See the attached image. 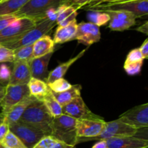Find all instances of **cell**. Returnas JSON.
<instances>
[{
    "label": "cell",
    "instance_id": "cell-34",
    "mask_svg": "<svg viewBox=\"0 0 148 148\" xmlns=\"http://www.w3.org/2000/svg\"><path fill=\"white\" fill-rule=\"evenodd\" d=\"M58 142L51 136H45L33 148H51Z\"/></svg>",
    "mask_w": 148,
    "mask_h": 148
},
{
    "label": "cell",
    "instance_id": "cell-38",
    "mask_svg": "<svg viewBox=\"0 0 148 148\" xmlns=\"http://www.w3.org/2000/svg\"><path fill=\"white\" fill-rule=\"evenodd\" d=\"M140 51L141 53L142 56H143V59H146L148 58V39H145L140 48H139Z\"/></svg>",
    "mask_w": 148,
    "mask_h": 148
},
{
    "label": "cell",
    "instance_id": "cell-26",
    "mask_svg": "<svg viewBox=\"0 0 148 148\" xmlns=\"http://www.w3.org/2000/svg\"><path fill=\"white\" fill-rule=\"evenodd\" d=\"M28 1L29 0H6L0 1V16L14 14Z\"/></svg>",
    "mask_w": 148,
    "mask_h": 148
},
{
    "label": "cell",
    "instance_id": "cell-12",
    "mask_svg": "<svg viewBox=\"0 0 148 148\" xmlns=\"http://www.w3.org/2000/svg\"><path fill=\"white\" fill-rule=\"evenodd\" d=\"M119 119L138 130L147 128L148 103L142 104L128 110Z\"/></svg>",
    "mask_w": 148,
    "mask_h": 148
},
{
    "label": "cell",
    "instance_id": "cell-4",
    "mask_svg": "<svg viewBox=\"0 0 148 148\" xmlns=\"http://www.w3.org/2000/svg\"><path fill=\"white\" fill-rule=\"evenodd\" d=\"M64 0H29L19 11L13 14L15 17H27L39 22L45 20L44 14L47 10L58 8Z\"/></svg>",
    "mask_w": 148,
    "mask_h": 148
},
{
    "label": "cell",
    "instance_id": "cell-41",
    "mask_svg": "<svg viewBox=\"0 0 148 148\" xmlns=\"http://www.w3.org/2000/svg\"><path fill=\"white\" fill-rule=\"evenodd\" d=\"M92 148H108L106 141L105 140H99L98 143H96L92 146Z\"/></svg>",
    "mask_w": 148,
    "mask_h": 148
},
{
    "label": "cell",
    "instance_id": "cell-42",
    "mask_svg": "<svg viewBox=\"0 0 148 148\" xmlns=\"http://www.w3.org/2000/svg\"><path fill=\"white\" fill-rule=\"evenodd\" d=\"M5 87L6 86H4V85H1V84L0 83V105H1V101H2L3 97H4V91H5Z\"/></svg>",
    "mask_w": 148,
    "mask_h": 148
},
{
    "label": "cell",
    "instance_id": "cell-48",
    "mask_svg": "<svg viewBox=\"0 0 148 148\" xmlns=\"http://www.w3.org/2000/svg\"><path fill=\"white\" fill-rule=\"evenodd\" d=\"M0 65H1V63H0Z\"/></svg>",
    "mask_w": 148,
    "mask_h": 148
},
{
    "label": "cell",
    "instance_id": "cell-39",
    "mask_svg": "<svg viewBox=\"0 0 148 148\" xmlns=\"http://www.w3.org/2000/svg\"><path fill=\"white\" fill-rule=\"evenodd\" d=\"M136 30L140 33H143L145 35H148V22L146 21L144 24L140 25L137 28H136Z\"/></svg>",
    "mask_w": 148,
    "mask_h": 148
},
{
    "label": "cell",
    "instance_id": "cell-11",
    "mask_svg": "<svg viewBox=\"0 0 148 148\" xmlns=\"http://www.w3.org/2000/svg\"><path fill=\"white\" fill-rule=\"evenodd\" d=\"M62 114L77 120L103 119L102 117L95 114L88 108L81 96L75 98L69 103L62 106Z\"/></svg>",
    "mask_w": 148,
    "mask_h": 148
},
{
    "label": "cell",
    "instance_id": "cell-32",
    "mask_svg": "<svg viewBox=\"0 0 148 148\" xmlns=\"http://www.w3.org/2000/svg\"><path fill=\"white\" fill-rule=\"evenodd\" d=\"M13 51L0 45V63H13Z\"/></svg>",
    "mask_w": 148,
    "mask_h": 148
},
{
    "label": "cell",
    "instance_id": "cell-8",
    "mask_svg": "<svg viewBox=\"0 0 148 148\" xmlns=\"http://www.w3.org/2000/svg\"><path fill=\"white\" fill-rule=\"evenodd\" d=\"M10 131L14 134L27 148H33L45 134L42 132L27 125L21 121L10 124Z\"/></svg>",
    "mask_w": 148,
    "mask_h": 148
},
{
    "label": "cell",
    "instance_id": "cell-16",
    "mask_svg": "<svg viewBox=\"0 0 148 148\" xmlns=\"http://www.w3.org/2000/svg\"><path fill=\"white\" fill-rule=\"evenodd\" d=\"M53 53L51 52L41 57L34 58L29 62L32 77L46 82L49 74L48 66Z\"/></svg>",
    "mask_w": 148,
    "mask_h": 148
},
{
    "label": "cell",
    "instance_id": "cell-30",
    "mask_svg": "<svg viewBox=\"0 0 148 148\" xmlns=\"http://www.w3.org/2000/svg\"><path fill=\"white\" fill-rule=\"evenodd\" d=\"M48 86L51 92L59 93V92H62L69 90L72 85L65 79L61 78V79H56L51 83L48 84Z\"/></svg>",
    "mask_w": 148,
    "mask_h": 148
},
{
    "label": "cell",
    "instance_id": "cell-20",
    "mask_svg": "<svg viewBox=\"0 0 148 148\" xmlns=\"http://www.w3.org/2000/svg\"><path fill=\"white\" fill-rule=\"evenodd\" d=\"M77 28V20L65 26H58L53 36L54 43H64L70 40H75V34Z\"/></svg>",
    "mask_w": 148,
    "mask_h": 148
},
{
    "label": "cell",
    "instance_id": "cell-17",
    "mask_svg": "<svg viewBox=\"0 0 148 148\" xmlns=\"http://www.w3.org/2000/svg\"><path fill=\"white\" fill-rule=\"evenodd\" d=\"M108 148H147L148 140L136 137L111 138L105 140Z\"/></svg>",
    "mask_w": 148,
    "mask_h": 148
},
{
    "label": "cell",
    "instance_id": "cell-7",
    "mask_svg": "<svg viewBox=\"0 0 148 148\" xmlns=\"http://www.w3.org/2000/svg\"><path fill=\"white\" fill-rule=\"evenodd\" d=\"M40 22V21H39ZM38 23L27 17H20L4 27L0 31V45L14 40Z\"/></svg>",
    "mask_w": 148,
    "mask_h": 148
},
{
    "label": "cell",
    "instance_id": "cell-47",
    "mask_svg": "<svg viewBox=\"0 0 148 148\" xmlns=\"http://www.w3.org/2000/svg\"><path fill=\"white\" fill-rule=\"evenodd\" d=\"M6 1V0H1L0 1Z\"/></svg>",
    "mask_w": 148,
    "mask_h": 148
},
{
    "label": "cell",
    "instance_id": "cell-31",
    "mask_svg": "<svg viewBox=\"0 0 148 148\" xmlns=\"http://www.w3.org/2000/svg\"><path fill=\"white\" fill-rule=\"evenodd\" d=\"M1 143L9 148H27L18 137L10 131L7 133Z\"/></svg>",
    "mask_w": 148,
    "mask_h": 148
},
{
    "label": "cell",
    "instance_id": "cell-22",
    "mask_svg": "<svg viewBox=\"0 0 148 148\" xmlns=\"http://www.w3.org/2000/svg\"><path fill=\"white\" fill-rule=\"evenodd\" d=\"M54 42L48 35L42 36L33 44V56L34 58L41 57L49 53L53 52Z\"/></svg>",
    "mask_w": 148,
    "mask_h": 148
},
{
    "label": "cell",
    "instance_id": "cell-9",
    "mask_svg": "<svg viewBox=\"0 0 148 148\" xmlns=\"http://www.w3.org/2000/svg\"><path fill=\"white\" fill-rule=\"evenodd\" d=\"M28 95H30V92L27 85H7L4 97L0 105V108H1V113L0 114L4 116L14 105Z\"/></svg>",
    "mask_w": 148,
    "mask_h": 148
},
{
    "label": "cell",
    "instance_id": "cell-36",
    "mask_svg": "<svg viewBox=\"0 0 148 148\" xmlns=\"http://www.w3.org/2000/svg\"><path fill=\"white\" fill-rule=\"evenodd\" d=\"M17 18H18V17H15V16L13 15V14L0 16V31Z\"/></svg>",
    "mask_w": 148,
    "mask_h": 148
},
{
    "label": "cell",
    "instance_id": "cell-14",
    "mask_svg": "<svg viewBox=\"0 0 148 148\" xmlns=\"http://www.w3.org/2000/svg\"><path fill=\"white\" fill-rule=\"evenodd\" d=\"M101 39L99 27L91 23H82L77 24L75 40L79 43L90 46L98 42Z\"/></svg>",
    "mask_w": 148,
    "mask_h": 148
},
{
    "label": "cell",
    "instance_id": "cell-1",
    "mask_svg": "<svg viewBox=\"0 0 148 148\" xmlns=\"http://www.w3.org/2000/svg\"><path fill=\"white\" fill-rule=\"evenodd\" d=\"M53 118L42 101L35 100L23 113L18 121L42 132L46 136H51Z\"/></svg>",
    "mask_w": 148,
    "mask_h": 148
},
{
    "label": "cell",
    "instance_id": "cell-35",
    "mask_svg": "<svg viewBox=\"0 0 148 148\" xmlns=\"http://www.w3.org/2000/svg\"><path fill=\"white\" fill-rule=\"evenodd\" d=\"M93 1L94 0H64L63 4L72 6V7H74L77 10H78L83 6L90 4L91 2H93Z\"/></svg>",
    "mask_w": 148,
    "mask_h": 148
},
{
    "label": "cell",
    "instance_id": "cell-44",
    "mask_svg": "<svg viewBox=\"0 0 148 148\" xmlns=\"http://www.w3.org/2000/svg\"><path fill=\"white\" fill-rule=\"evenodd\" d=\"M0 148H9V147H7V146H5L4 145H3L2 143H0Z\"/></svg>",
    "mask_w": 148,
    "mask_h": 148
},
{
    "label": "cell",
    "instance_id": "cell-33",
    "mask_svg": "<svg viewBox=\"0 0 148 148\" xmlns=\"http://www.w3.org/2000/svg\"><path fill=\"white\" fill-rule=\"evenodd\" d=\"M11 69L6 64L1 63L0 65V83L1 85H6L8 84L11 75Z\"/></svg>",
    "mask_w": 148,
    "mask_h": 148
},
{
    "label": "cell",
    "instance_id": "cell-28",
    "mask_svg": "<svg viewBox=\"0 0 148 148\" xmlns=\"http://www.w3.org/2000/svg\"><path fill=\"white\" fill-rule=\"evenodd\" d=\"M33 44H31L28 46H21L12 50L13 55H14V62H30L33 59Z\"/></svg>",
    "mask_w": 148,
    "mask_h": 148
},
{
    "label": "cell",
    "instance_id": "cell-10",
    "mask_svg": "<svg viewBox=\"0 0 148 148\" xmlns=\"http://www.w3.org/2000/svg\"><path fill=\"white\" fill-rule=\"evenodd\" d=\"M106 121L103 119L77 120V144L82 142L89 141L97 137L105 129Z\"/></svg>",
    "mask_w": 148,
    "mask_h": 148
},
{
    "label": "cell",
    "instance_id": "cell-18",
    "mask_svg": "<svg viewBox=\"0 0 148 148\" xmlns=\"http://www.w3.org/2000/svg\"><path fill=\"white\" fill-rule=\"evenodd\" d=\"M143 62L144 59L140 53L139 48L132 49L128 53L127 59L124 62V70L127 75L131 76L138 75L141 72Z\"/></svg>",
    "mask_w": 148,
    "mask_h": 148
},
{
    "label": "cell",
    "instance_id": "cell-40",
    "mask_svg": "<svg viewBox=\"0 0 148 148\" xmlns=\"http://www.w3.org/2000/svg\"><path fill=\"white\" fill-rule=\"evenodd\" d=\"M51 148H75V146L69 145L66 143H62V142L58 141Z\"/></svg>",
    "mask_w": 148,
    "mask_h": 148
},
{
    "label": "cell",
    "instance_id": "cell-46",
    "mask_svg": "<svg viewBox=\"0 0 148 148\" xmlns=\"http://www.w3.org/2000/svg\"><path fill=\"white\" fill-rule=\"evenodd\" d=\"M100 1H101V0H94V1H93V2H94V4H97V3H98V2H99Z\"/></svg>",
    "mask_w": 148,
    "mask_h": 148
},
{
    "label": "cell",
    "instance_id": "cell-50",
    "mask_svg": "<svg viewBox=\"0 0 148 148\" xmlns=\"http://www.w3.org/2000/svg\"><path fill=\"white\" fill-rule=\"evenodd\" d=\"M0 1H1V0H0Z\"/></svg>",
    "mask_w": 148,
    "mask_h": 148
},
{
    "label": "cell",
    "instance_id": "cell-37",
    "mask_svg": "<svg viewBox=\"0 0 148 148\" xmlns=\"http://www.w3.org/2000/svg\"><path fill=\"white\" fill-rule=\"evenodd\" d=\"M9 132H10V126L3 119L2 123L0 124V143L3 141Z\"/></svg>",
    "mask_w": 148,
    "mask_h": 148
},
{
    "label": "cell",
    "instance_id": "cell-49",
    "mask_svg": "<svg viewBox=\"0 0 148 148\" xmlns=\"http://www.w3.org/2000/svg\"><path fill=\"white\" fill-rule=\"evenodd\" d=\"M63 3H64V2H63Z\"/></svg>",
    "mask_w": 148,
    "mask_h": 148
},
{
    "label": "cell",
    "instance_id": "cell-13",
    "mask_svg": "<svg viewBox=\"0 0 148 148\" xmlns=\"http://www.w3.org/2000/svg\"><path fill=\"white\" fill-rule=\"evenodd\" d=\"M109 15L110 20L108 27L114 31H124L128 30L136 24V19L134 14L126 11H103Z\"/></svg>",
    "mask_w": 148,
    "mask_h": 148
},
{
    "label": "cell",
    "instance_id": "cell-23",
    "mask_svg": "<svg viewBox=\"0 0 148 148\" xmlns=\"http://www.w3.org/2000/svg\"><path fill=\"white\" fill-rule=\"evenodd\" d=\"M77 16V10L72 6L62 4L57 8L56 25L58 26L67 25L72 21L76 20Z\"/></svg>",
    "mask_w": 148,
    "mask_h": 148
},
{
    "label": "cell",
    "instance_id": "cell-25",
    "mask_svg": "<svg viewBox=\"0 0 148 148\" xmlns=\"http://www.w3.org/2000/svg\"><path fill=\"white\" fill-rule=\"evenodd\" d=\"M81 90H82V87L80 85H72L69 90L62 92H59V93L51 92L58 103L62 106H64L75 98L81 96Z\"/></svg>",
    "mask_w": 148,
    "mask_h": 148
},
{
    "label": "cell",
    "instance_id": "cell-6",
    "mask_svg": "<svg viewBox=\"0 0 148 148\" xmlns=\"http://www.w3.org/2000/svg\"><path fill=\"white\" fill-rule=\"evenodd\" d=\"M138 132V129L127 124L121 119L106 122L105 129L101 134L90 140H108L111 138H121V137H134Z\"/></svg>",
    "mask_w": 148,
    "mask_h": 148
},
{
    "label": "cell",
    "instance_id": "cell-3",
    "mask_svg": "<svg viewBox=\"0 0 148 148\" xmlns=\"http://www.w3.org/2000/svg\"><path fill=\"white\" fill-rule=\"evenodd\" d=\"M56 25V22L45 19L38 22L33 28L26 31L16 39L1 44V46L14 50L21 46L33 44L38 39L49 33Z\"/></svg>",
    "mask_w": 148,
    "mask_h": 148
},
{
    "label": "cell",
    "instance_id": "cell-45",
    "mask_svg": "<svg viewBox=\"0 0 148 148\" xmlns=\"http://www.w3.org/2000/svg\"><path fill=\"white\" fill-rule=\"evenodd\" d=\"M3 119H4V118H3V116H1V114H0V124H1V123H2V121H3Z\"/></svg>",
    "mask_w": 148,
    "mask_h": 148
},
{
    "label": "cell",
    "instance_id": "cell-43",
    "mask_svg": "<svg viewBox=\"0 0 148 148\" xmlns=\"http://www.w3.org/2000/svg\"><path fill=\"white\" fill-rule=\"evenodd\" d=\"M120 1V0H101V1H100L98 3H97V4H101V3H106V2H114V1Z\"/></svg>",
    "mask_w": 148,
    "mask_h": 148
},
{
    "label": "cell",
    "instance_id": "cell-24",
    "mask_svg": "<svg viewBox=\"0 0 148 148\" xmlns=\"http://www.w3.org/2000/svg\"><path fill=\"white\" fill-rule=\"evenodd\" d=\"M27 85L28 87L30 95L40 101H42L50 90L46 82L36 78L31 77Z\"/></svg>",
    "mask_w": 148,
    "mask_h": 148
},
{
    "label": "cell",
    "instance_id": "cell-19",
    "mask_svg": "<svg viewBox=\"0 0 148 148\" xmlns=\"http://www.w3.org/2000/svg\"><path fill=\"white\" fill-rule=\"evenodd\" d=\"M36 100V98H33L31 95H28V96L25 97L24 99L22 100L21 101L14 105L11 109L10 110L7 114L3 116L4 120L9 124H14V123L17 122L23 116V113L25 112L27 107L33 102V101Z\"/></svg>",
    "mask_w": 148,
    "mask_h": 148
},
{
    "label": "cell",
    "instance_id": "cell-29",
    "mask_svg": "<svg viewBox=\"0 0 148 148\" xmlns=\"http://www.w3.org/2000/svg\"><path fill=\"white\" fill-rule=\"evenodd\" d=\"M87 18L89 20V23H92L98 27L104 25L110 20L109 15L106 12L92 10H89L87 14Z\"/></svg>",
    "mask_w": 148,
    "mask_h": 148
},
{
    "label": "cell",
    "instance_id": "cell-15",
    "mask_svg": "<svg viewBox=\"0 0 148 148\" xmlns=\"http://www.w3.org/2000/svg\"><path fill=\"white\" fill-rule=\"evenodd\" d=\"M12 64L13 67L7 85H27L32 77L29 62H14Z\"/></svg>",
    "mask_w": 148,
    "mask_h": 148
},
{
    "label": "cell",
    "instance_id": "cell-21",
    "mask_svg": "<svg viewBox=\"0 0 148 148\" xmlns=\"http://www.w3.org/2000/svg\"><path fill=\"white\" fill-rule=\"evenodd\" d=\"M86 51L87 49H83V50H82L80 53H78L76 56L69 59L67 62L61 64L59 66H56L53 70H52L51 72H49V76H48V78L47 79H46V84L48 85V84H50L51 83V82H54L56 79L63 78V77L64 76L65 74L66 73V72H67L68 69H69V67H70L76 61H77L79 58L82 57V56L85 54Z\"/></svg>",
    "mask_w": 148,
    "mask_h": 148
},
{
    "label": "cell",
    "instance_id": "cell-5",
    "mask_svg": "<svg viewBox=\"0 0 148 148\" xmlns=\"http://www.w3.org/2000/svg\"><path fill=\"white\" fill-rule=\"evenodd\" d=\"M89 10H98L101 12L106 11V10L130 12L134 14L137 18V17L147 15L148 0L101 3V4H92L89 7Z\"/></svg>",
    "mask_w": 148,
    "mask_h": 148
},
{
    "label": "cell",
    "instance_id": "cell-27",
    "mask_svg": "<svg viewBox=\"0 0 148 148\" xmlns=\"http://www.w3.org/2000/svg\"><path fill=\"white\" fill-rule=\"evenodd\" d=\"M41 101L43 103L45 107L52 118H56L63 114L62 106L58 103L51 90H49L47 95L42 99Z\"/></svg>",
    "mask_w": 148,
    "mask_h": 148
},
{
    "label": "cell",
    "instance_id": "cell-2",
    "mask_svg": "<svg viewBox=\"0 0 148 148\" xmlns=\"http://www.w3.org/2000/svg\"><path fill=\"white\" fill-rule=\"evenodd\" d=\"M77 119L65 114L53 118L51 136L69 145L77 144Z\"/></svg>",
    "mask_w": 148,
    "mask_h": 148
}]
</instances>
